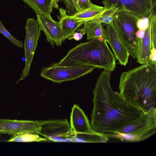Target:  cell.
Listing matches in <instances>:
<instances>
[{
	"mask_svg": "<svg viewBox=\"0 0 156 156\" xmlns=\"http://www.w3.org/2000/svg\"><path fill=\"white\" fill-rule=\"evenodd\" d=\"M111 72L102 71L93 90L90 125L94 132L100 133H113L140 118L146 112L113 90L110 82Z\"/></svg>",
	"mask_w": 156,
	"mask_h": 156,
	"instance_id": "obj_1",
	"label": "cell"
},
{
	"mask_svg": "<svg viewBox=\"0 0 156 156\" xmlns=\"http://www.w3.org/2000/svg\"><path fill=\"white\" fill-rule=\"evenodd\" d=\"M119 94L145 112L156 111V64L149 62L123 73Z\"/></svg>",
	"mask_w": 156,
	"mask_h": 156,
	"instance_id": "obj_2",
	"label": "cell"
},
{
	"mask_svg": "<svg viewBox=\"0 0 156 156\" xmlns=\"http://www.w3.org/2000/svg\"><path fill=\"white\" fill-rule=\"evenodd\" d=\"M116 59L106 39L100 37L77 45L55 64L60 66H89L112 72L115 68Z\"/></svg>",
	"mask_w": 156,
	"mask_h": 156,
	"instance_id": "obj_3",
	"label": "cell"
},
{
	"mask_svg": "<svg viewBox=\"0 0 156 156\" xmlns=\"http://www.w3.org/2000/svg\"><path fill=\"white\" fill-rule=\"evenodd\" d=\"M156 132V111L146 112L141 117L112 133L109 138L124 142H138L149 138Z\"/></svg>",
	"mask_w": 156,
	"mask_h": 156,
	"instance_id": "obj_4",
	"label": "cell"
},
{
	"mask_svg": "<svg viewBox=\"0 0 156 156\" xmlns=\"http://www.w3.org/2000/svg\"><path fill=\"white\" fill-rule=\"evenodd\" d=\"M139 18L128 12H120L115 13L113 20L120 40L133 58H136V22Z\"/></svg>",
	"mask_w": 156,
	"mask_h": 156,
	"instance_id": "obj_5",
	"label": "cell"
},
{
	"mask_svg": "<svg viewBox=\"0 0 156 156\" xmlns=\"http://www.w3.org/2000/svg\"><path fill=\"white\" fill-rule=\"evenodd\" d=\"M95 68L89 66H60L53 63L42 68L40 75L46 80L60 83L79 78L91 73Z\"/></svg>",
	"mask_w": 156,
	"mask_h": 156,
	"instance_id": "obj_6",
	"label": "cell"
},
{
	"mask_svg": "<svg viewBox=\"0 0 156 156\" xmlns=\"http://www.w3.org/2000/svg\"><path fill=\"white\" fill-rule=\"evenodd\" d=\"M25 28L26 30L24 43L25 66L17 83L28 77L29 74L31 65L41 30L37 20L33 18H29L27 19Z\"/></svg>",
	"mask_w": 156,
	"mask_h": 156,
	"instance_id": "obj_7",
	"label": "cell"
},
{
	"mask_svg": "<svg viewBox=\"0 0 156 156\" xmlns=\"http://www.w3.org/2000/svg\"><path fill=\"white\" fill-rule=\"evenodd\" d=\"M40 134L54 142H73V135L66 119L42 121Z\"/></svg>",
	"mask_w": 156,
	"mask_h": 156,
	"instance_id": "obj_8",
	"label": "cell"
},
{
	"mask_svg": "<svg viewBox=\"0 0 156 156\" xmlns=\"http://www.w3.org/2000/svg\"><path fill=\"white\" fill-rule=\"evenodd\" d=\"M102 3L105 9L117 7V12H128L140 18L148 17L153 11L151 0H103Z\"/></svg>",
	"mask_w": 156,
	"mask_h": 156,
	"instance_id": "obj_9",
	"label": "cell"
},
{
	"mask_svg": "<svg viewBox=\"0 0 156 156\" xmlns=\"http://www.w3.org/2000/svg\"><path fill=\"white\" fill-rule=\"evenodd\" d=\"M42 121L0 119V133L11 135L24 132L40 134Z\"/></svg>",
	"mask_w": 156,
	"mask_h": 156,
	"instance_id": "obj_10",
	"label": "cell"
},
{
	"mask_svg": "<svg viewBox=\"0 0 156 156\" xmlns=\"http://www.w3.org/2000/svg\"><path fill=\"white\" fill-rule=\"evenodd\" d=\"M37 20L41 29L44 33L47 41L52 46H60L65 40L59 22L54 20L51 17L36 15Z\"/></svg>",
	"mask_w": 156,
	"mask_h": 156,
	"instance_id": "obj_11",
	"label": "cell"
},
{
	"mask_svg": "<svg viewBox=\"0 0 156 156\" xmlns=\"http://www.w3.org/2000/svg\"><path fill=\"white\" fill-rule=\"evenodd\" d=\"M107 38L106 39L115 57L120 65L127 64L129 53L120 40L113 21L107 24L105 29Z\"/></svg>",
	"mask_w": 156,
	"mask_h": 156,
	"instance_id": "obj_12",
	"label": "cell"
},
{
	"mask_svg": "<svg viewBox=\"0 0 156 156\" xmlns=\"http://www.w3.org/2000/svg\"><path fill=\"white\" fill-rule=\"evenodd\" d=\"M70 126L73 135L93 133L88 119L78 105L74 104L70 115Z\"/></svg>",
	"mask_w": 156,
	"mask_h": 156,
	"instance_id": "obj_13",
	"label": "cell"
},
{
	"mask_svg": "<svg viewBox=\"0 0 156 156\" xmlns=\"http://www.w3.org/2000/svg\"><path fill=\"white\" fill-rule=\"evenodd\" d=\"M151 39L149 25L145 31L144 37L137 39L136 58L137 62L141 64L147 63L149 62L151 49Z\"/></svg>",
	"mask_w": 156,
	"mask_h": 156,
	"instance_id": "obj_14",
	"label": "cell"
},
{
	"mask_svg": "<svg viewBox=\"0 0 156 156\" xmlns=\"http://www.w3.org/2000/svg\"><path fill=\"white\" fill-rule=\"evenodd\" d=\"M59 15L57 16L63 34L66 39L78 30L83 23L76 21L72 16L67 14L66 9H59Z\"/></svg>",
	"mask_w": 156,
	"mask_h": 156,
	"instance_id": "obj_15",
	"label": "cell"
},
{
	"mask_svg": "<svg viewBox=\"0 0 156 156\" xmlns=\"http://www.w3.org/2000/svg\"><path fill=\"white\" fill-rule=\"evenodd\" d=\"M105 10L104 7L92 3L90 8L77 13L72 16L76 21L84 23L98 19Z\"/></svg>",
	"mask_w": 156,
	"mask_h": 156,
	"instance_id": "obj_16",
	"label": "cell"
},
{
	"mask_svg": "<svg viewBox=\"0 0 156 156\" xmlns=\"http://www.w3.org/2000/svg\"><path fill=\"white\" fill-rule=\"evenodd\" d=\"M35 12L36 15H41L48 17L53 8L51 0H22Z\"/></svg>",
	"mask_w": 156,
	"mask_h": 156,
	"instance_id": "obj_17",
	"label": "cell"
},
{
	"mask_svg": "<svg viewBox=\"0 0 156 156\" xmlns=\"http://www.w3.org/2000/svg\"><path fill=\"white\" fill-rule=\"evenodd\" d=\"M83 24V27L87 34L88 40L100 37L107 38L105 29L102 26L101 23L93 20L85 22Z\"/></svg>",
	"mask_w": 156,
	"mask_h": 156,
	"instance_id": "obj_18",
	"label": "cell"
},
{
	"mask_svg": "<svg viewBox=\"0 0 156 156\" xmlns=\"http://www.w3.org/2000/svg\"><path fill=\"white\" fill-rule=\"evenodd\" d=\"M72 139L73 142L93 143H107L109 140L105 134L95 132L73 135Z\"/></svg>",
	"mask_w": 156,
	"mask_h": 156,
	"instance_id": "obj_19",
	"label": "cell"
},
{
	"mask_svg": "<svg viewBox=\"0 0 156 156\" xmlns=\"http://www.w3.org/2000/svg\"><path fill=\"white\" fill-rule=\"evenodd\" d=\"M151 32V53L149 62L156 64V16L152 11L149 16Z\"/></svg>",
	"mask_w": 156,
	"mask_h": 156,
	"instance_id": "obj_20",
	"label": "cell"
},
{
	"mask_svg": "<svg viewBox=\"0 0 156 156\" xmlns=\"http://www.w3.org/2000/svg\"><path fill=\"white\" fill-rule=\"evenodd\" d=\"M46 139L40 137L37 133L32 132H24L12 135L7 141L10 142H32L46 141Z\"/></svg>",
	"mask_w": 156,
	"mask_h": 156,
	"instance_id": "obj_21",
	"label": "cell"
},
{
	"mask_svg": "<svg viewBox=\"0 0 156 156\" xmlns=\"http://www.w3.org/2000/svg\"><path fill=\"white\" fill-rule=\"evenodd\" d=\"M118 9L117 7H112L105 9L101 16L98 19L94 20L101 23H104L108 24L113 21L115 15L117 12Z\"/></svg>",
	"mask_w": 156,
	"mask_h": 156,
	"instance_id": "obj_22",
	"label": "cell"
},
{
	"mask_svg": "<svg viewBox=\"0 0 156 156\" xmlns=\"http://www.w3.org/2000/svg\"><path fill=\"white\" fill-rule=\"evenodd\" d=\"M66 6V10L68 15L73 16L80 12L78 5V0H61Z\"/></svg>",
	"mask_w": 156,
	"mask_h": 156,
	"instance_id": "obj_23",
	"label": "cell"
},
{
	"mask_svg": "<svg viewBox=\"0 0 156 156\" xmlns=\"http://www.w3.org/2000/svg\"><path fill=\"white\" fill-rule=\"evenodd\" d=\"M0 33L9 39L14 45L19 48L23 47V42L17 40L13 37L5 28L1 20H0Z\"/></svg>",
	"mask_w": 156,
	"mask_h": 156,
	"instance_id": "obj_24",
	"label": "cell"
},
{
	"mask_svg": "<svg viewBox=\"0 0 156 156\" xmlns=\"http://www.w3.org/2000/svg\"><path fill=\"white\" fill-rule=\"evenodd\" d=\"M149 16L147 17L140 18L136 22V26L138 30H146L149 25Z\"/></svg>",
	"mask_w": 156,
	"mask_h": 156,
	"instance_id": "obj_25",
	"label": "cell"
},
{
	"mask_svg": "<svg viewBox=\"0 0 156 156\" xmlns=\"http://www.w3.org/2000/svg\"><path fill=\"white\" fill-rule=\"evenodd\" d=\"M86 34V30L83 27L82 28L77 30L67 38L69 40L74 39L76 41H78L81 39L83 36Z\"/></svg>",
	"mask_w": 156,
	"mask_h": 156,
	"instance_id": "obj_26",
	"label": "cell"
},
{
	"mask_svg": "<svg viewBox=\"0 0 156 156\" xmlns=\"http://www.w3.org/2000/svg\"><path fill=\"white\" fill-rule=\"evenodd\" d=\"M92 4L90 0H78V5L80 11L90 8Z\"/></svg>",
	"mask_w": 156,
	"mask_h": 156,
	"instance_id": "obj_27",
	"label": "cell"
},
{
	"mask_svg": "<svg viewBox=\"0 0 156 156\" xmlns=\"http://www.w3.org/2000/svg\"><path fill=\"white\" fill-rule=\"evenodd\" d=\"M151 1L152 7L153 9L156 5V0H151Z\"/></svg>",
	"mask_w": 156,
	"mask_h": 156,
	"instance_id": "obj_28",
	"label": "cell"
},
{
	"mask_svg": "<svg viewBox=\"0 0 156 156\" xmlns=\"http://www.w3.org/2000/svg\"><path fill=\"white\" fill-rule=\"evenodd\" d=\"M51 0V1H52V0Z\"/></svg>",
	"mask_w": 156,
	"mask_h": 156,
	"instance_id": "obj_29",
	"label": "cell"
}]
</instances>
